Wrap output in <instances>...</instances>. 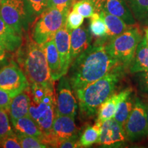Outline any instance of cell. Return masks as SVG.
Wrapping results in <instances>:
<instances>
[{
    "mask_svg": "<svg viewBox=\"0 0 148 148\" xmlns=\"http://www.w3.org/2000/svg\"><path fill=\"white\" fill-rule=\"evenodd\" d=\"M70 11L46 8L35 23L32 32L33 40L42 45L53 38L55 33L66 25V18Z\"/></svg>",
    "mask_w": 148,
    "mask_h": 148,
    "instance_id": "8992f818",
    "label": "cell"
},
{
    "mask_svg": "<svg viewBox=\"0 0 148 148\" xmlns=\"http://www.w3.org/2000/svg\"><path fill=\"white\" fill-rule=\"evenodd\" d=\"M84 17L77 13L76 11L72 10L70 11L66 18V27L69 30L78 28L84 22Z\"/></svg>",
    "mask_w": 148,
    "mask_h": 148,
    "instance_id": "f546056e",
    "label": "cell"
},
{
    "mask_svg": "<svg viewBox=\"0 0 148 148\" xmlns=\"http://www.w3.org/2000/svg\"><path fill=\"white\" fill-rule=\"evenodd\" d=\"M17 138L21 144V147L23 148H45L48 146L43 143L39 138L34 136L25 134H16Z\"/></svg>",
    "mask_w": 148,
    "mask_h": 148,
    "instance_id": "83f0119b",
    "label": "cell"
},
{
    "mask_svg": "<svg viewBox=\"0 0 148 148\" xmlns=\"http://www.w3.org/2000/svg\"><path fill=\"white\" fill-rule=\"evenodd\" d=\"M77 101L73 95L69 79L65 75H63L60 78L57 86L56 114L75 117L77 114Z\"/></svg>",
    "mask_w": 148,
    "mask_h": 148,
    "instance_id": "8fae6325",
    "label": "cell"
},
{
    "mask_svg": "<svg viewBox=\"0 0 148 148\" xmlns=\"http://www.w3.org/2000/svg\"><path fill=\"white\" fill-rule=\"evenodd\" d=\"M124 70L121 66L116 68L101 78L75 92L79 101L81 114L90 117L97 113L101 103L112 95Z\"/></svg>",
    "mask_w": 148,
    "mask_h": 148,
    "instance_id": "7a4b0ae2",
    "label": "cell"
},
{
    "mask_svg": "<svg viewBox=\"0 0 148 148\" xmlns=\"http://www.w3.org/2000/svg\"><path fill=\"white\" fill-rule=\"evenodd\" d=\"M1 1H2V0H0V4H1Z\"/></svg>",
    "mask_w": 148,
    "mask_h": 148,
    "instance_id": "ab89813d",
    "label": "cell"
},
{
    "mask_svg": "<svg viewBox=\"0 0 148 148\" xmlns=\"http://www.w3.org/2000/svg\"><path fill=\"white\" fill-rule=\"evenodd\" d=\"M5 49L4 47V46H3L2 42L1 41V40H0V61L2 60L3 58H4L5 57Z\"/></svg>",
    "mask_w": 148,
    "mask_h": 148,
    "instance_id": "8d00e7d4",
    "label": "cell"
},
{
    "mask_svg": "<svg viewBox=\"0 0 148 148\" xmlns=\"http://www.w3.org/2000/svg\"><path fill=\"white\" fill-rule=\"evenodd\" d=\"M81 147L79 141H77V138H73V139H69L64 140L58 147L62 148H74V147Z\"/></svg>",
    "mask_w": 148,
    "mask_h": 148,
    "instance_id": "d590c367",
    "label": "cell"
},
{
    "mask_svg": "<svg viewBox=\"0 0 148 148\" xmlns=\"http://www.w3.org/2000/svg\"><path fill=\"white\" fill-rule=\"evenodd\" d=\"M75 0H47V8H56L61 11H70Z\"/></svg>",
    "mask_w": 148,
    "mask_h": 148,
    "instance_id": "4dcf8cb0",
    "label": "cell"
},
{
    "mask_svg": "<svg viewBox=\"0 0 148 148\" xmlns=\"http://www.w3.org/2000/svg\"><path fill=\"white\" fill-rule=\"evenodd\" d=\"M35 13L40 14L47 8V0H27Z\"/></svg>",
    "mask_w": 148,
    "mask_h": 148,
    "instance_id": "d6a6232c",
    "label": "cell"
},
{
    "mask_svg": "<svg viewBox=\"0 0 148 148\" xmlns=\"http://www.w3.org/2000/svg\"><path fill=\"white\" fill-rule=\"evenodd\" d=\"M138 86L141 91L148 95V71L140 72L138 75Z\"/></svg>",
    "mask_w": 148,
    "mask_h": 148,
    "instance_id": "836d02e7",
    "label": "cell"
},
{
    "mask_svg": "<svg viewBox=\"0 0 148 148\" xmlns=\"http://www.w3.org/2000/svg\"><path fill=\"white\" fill-rule=\"evenodd\" d=\"M29 114L41 130L44 136L51 132L56 114V99L53 86L30 84Z\"/></svg>",
    "mask_w": 148,
    "mask_h": 148,
    "instance_id": "277c9868",
    "label": "cell"
},
{
    "mask_svg": "<svg viewBox=\"0 0 148 148\" xmlns=\"http://www.w3.org/2000/svg\"><path fill=\"white\" fill-rule=\"evenodd\" d=\"M132 88H128L118 93L111 95L98 109V117L96 122L102 125L104 121L113 118L119 103L132 94Z\"/></svg>",
    "mask_w": 148,
    "mask_h": 148,
    "instance_id": "9a60e30c",
    "label": "cell"
},
{
    "mask_svg": "<svg viewBox=\"0 0 148 148\" xmlns=\"http://www.w3.org/2000/svg\"><path fill=\"white\" fill-rule=\"evenodd\" d=\"M124 129L127 139L130 141H136L148 136L146 107L138 98L135 99L134 106Z\"/></svg>",
    "mask_w": 148,
    "mask_h": 148,
    "instance_id": "9c48e42d",
    "label": "cell"
},
{
    "mask_svg": "<svg viewBox=\"0 0 148 148\" xmlns=\"http://www.w3.org/2000/svg\"><path fill=\"white\" fill-rule=\"evenodd\" d=\"M146 107V116H147V126H148V105L145 106Z\"/></svg>",
    "mask_w": 148,
    "mask_h": 148,
    "instance_id": "f35d334b",
    "label": "cell"
},
{
    "mask_svg": "<svg viewBox=\"0 0 148 148\" xmlns=\"http://www.w3.org/2000/svg\"><path fill=\"white\" fill-rule=\"evenodd\" d=\"M11 121L17 134L34 136L42 140L44 136L43 132L29 114L19 119H12Z\"/></svg>",
    "mask_w": 148,
    "mask_h": 148,
    "instance_id": "ffe728a7",
    "label": "cell"
},
{
    "mask_svg": "<svg viewBox=\"0 0 148 148\" xmlns=\"http://www.w3.org/2000/svg\"><path fill=\"white\" fill-rule=\"evenodd\" d=\"M130 66V73H140L148 71V42L143 37L136 47Z\"/></svg>",
    "mask_w": 148,
    "mask_h": 148,
    "instance_id": "44dd1931",
    "label": "cell"
},
{
    "mask_svg": "<svg viewBox=\"0 0 148 148\" xmlns=\"http://www.w3.org/2000/svg\"><path fill=\"white\" fill-rule=\"evenodd\" d=\"M0 40L5 50L14 51L22 45V36L8 25L0 16Z\"/></svg>",
    "mask_w": 148,
    "mask_h": 148,
    "instance_id": "d6986e66",
    "label": "cell"
},
{
    "mask_svg": "<svg viewBox=\"0 0 148 148\" xmlns=\"http://www.w3.org/2000/svg\"><path fill=\"white\" fill-rule=\"evenodd\" d=\"M126 138L124 127L112 118L101 125V132L97 143L105 147H119Z\"/></svg>",
    "mask_w": 148,
    "mask_h": 148,
    "instance_id": "7c38bea8",
    "label": "cell"
},
{
    "mask_svg": "<svg viewBox=\"0 0 148 148\" xmlns=\"http://www.w3.org/2000/svg\"><path fill=\"white\" fill-rule=\"evenodd\" d=\"M12 97L8 93L0 88V108L8 111Z\"/></svg>",
    "mask_w": 148,
    "mask_h": 148,
    "instance_id": "e575fe53",
    "label": "cell"
},
{
    "mask_svg": "<svg viewBox=\"0 0 148 148\" xmlns=\"http://www.w3.org/2000/svg\"><path fill=\"white\" fill-rule=\"evenodd\" d=\"M135 20L148 25V0H124Z\"/></svg>",
    "mask_w": 148,
    "mask_h": 148,
    "instance_id": "603a6c76",
    "label": "cell"
},
{
    "mask_svg": "<svg viewBox=\"0 0 148 148\" xmlns=\"http://www.w3.org/2000/svg\"><path fill=\"white\" fill-rule=\"evenodd\" d=\"M13 134L6 110L0 108V139Z\"/></svg>",
    "mask_w": 148,
    "mask_h": 148,
    "instance_id": "f1b7e54d",
    "label": "cell"
},
{
    "mask_svg": "<svg viewBox=\"0 0 148 148\" xmlns=\"http://www.w3.org/2000/svg\"><path fill=\"white\" fill-rule=\"evenodd\" d=\"M134 101L135 99L134 100L133 99L130 94L128 97L119 103L113 116V119H115L123 127L125 126L127 118L129 117L131 113V111L134 106Z\"/></svg>",
    "mask_w": 148,
    "mask_h": 148,
    "instance_id": "cb8c5ba5",
    "label": "cell"
},
{
    "mask_svg": "<svg viewBox=\"0 0 148 148\" xmlns=\"http://www.w3.org/2000/svg\"><path fill=\"white\" fill-rule=\"evenodd\" d=\"M34 12L27 0H2L0 16L14 30L21 35L26 31Z\"/></svg>",
    "mask_w": 148,
    "mask_h": 148,
    "instance_id": "52a82bcc",
    "label": "cell"
},
{
    "mask_svg": "<svg viewBox=\"0 0 148 148\" xmlns=\"http://www.w3.org/2000/svg\"><path fill=\"white\" fill-rule=\"evenodd\" d=\"M93 2L95 12L103 10L121 18L127 25L136 24L132 11L124 0H93Z\"/></svg>",
    "mask_w": 148,
    "mask_h": 148,
    "instance_id": "4fadbf2b",
    "label": "cell"
},
{
    "mask_svg": "<svg viewBox=\"0 0 148 148\" xmlns=\"http://www.w3.org/2000/svg\"><path fill=\"white\" fill-rule=\"evenodd\" d=\"M0 147L4 148H21L17 136L16 134H10L0 139Z\"/></svg>",
    "mask_w": 148,
    "mask_h": 148,
    "instance_id": "1f68e13d",
    "label": "cell"
},
{
    "mask_svg": "<svg viewBox=\"0 0 148 148\" xmlns=\"http://www.w3.org/2000/svg\"><path fill=\"white\" fill-rule=\"evenodd\" d=\"M142 38L141 30L134 24L124 32L107 41V48L112 58L124 69H127Z\"/></svg>",
    "mask_w": 148,
    "mask_h": 148,
    "instance_id": "5b68a950",
    "label": "cell"
},
{
    "mask_svg": "<svg viewBox=\"0 0 148 148\" xmlns=\"http://www.w3.org/2000/svg\"><path fill=\"white\" fill-rule=\"evenodd\" d=\"M90 18L89 31L92 36L97 37L98 38H106L107 27L104 20L101 17L99 14L97 12L92 14Z\"/></svg>",
    "mask_w": 148,
    "mask_h": 148,
    "instance_id": "484cf974",
    "label": "cell"
},
{
    "mask_svg": "<svg viewBox=\"0 0 148 148\" xmlns=\"http://www.w3.org/2000/svg\"><path fill=\"white\" fill-rule=\"evenodd\" d=\"M101 132V124L95 122L92 126H88L85 129L81 135L79 142L81 147H88V146L98 142Z\"/></svg>",
    "mask_w": 148,
    "mask_h": 148,
    "instance_id": "d4e9b609",
    "label": "cell"
},
{
    "mask_svg": "<svg viewBox=\"0 0 148 148\" xmlns=\"http://www.w3.org/2000/svg\"><path fill=\"white\" fill-rule=\"evenodd\" d=\"M18 52V62L29 84L53 86L42 45L29 39Z\"/></svg>",
    "mask_w": 148,
    "mask_h": 148,
    "instance_id": "3957f363",
    "label": "cell"
},
{
    "mask_svg": "<svg viewBox=\"0 0 148 148\" xmlns=\"http://www.w3.org/2000/svg\"><path fill=\"white\" fill-rule=\"evenodd\" d=\"M98 13L104 20L106 25L107 34L106 38L108 40L119 36L131 26V25H127L124 21H123L118 16L112 15L103 10L99 11Z\"/></svg>",
    "mask_w": 148,
    "mask_h": 148,
    "instance_id": "7402d4cb",
    "label": "cell"
},
{
    "mask_svg": "<svg viewBox=\"0 0 148 148\" xmlns=\"http://www.w3.org/2000/svg\"><path fill=\"white\" fill-rule=\"evenodd\" d=\"M30 95L29 87L12 98L8 111L12 119H17L29 114Z\"/></svg>",
    "mask_w": 148,
    "mask_h": 148,
    "instance_id": "ac0fdd59",
    "label": "cell"
},
{
    "mask_svg": "<svg viewBox=\"0 0 148 148\" xmlns=\"http://www.w3.org/2000/svg\"><path fill=\"white\" fill-rule=\"evenodd\" d=\"M145 36L147 39V41L148 42V27H145Z\"/></svg>",
    "mask_w": 148,
    "mask_h": 148,
    "instance_id": "74e56055",
    "label": "cell"
},
{
    "mask_svg": "<svg viewBox=\"0 0 148 148\" xmlns=\"http://www.w3.org/2000/svg\"><path fill=\"white\" fill-rule=\"evenodd\" d=\"M72 10L76 11L84 18H90L95 12V5L91 0H78L72 6Z\"/></svg>",
    "mask_w": 148,
    "mask_h": 148,
    "instance_id": "4316f807",
    "label": "cell"
},
{
    "mask_svg": "<svg viewBox=\"0 0 148 148\" xmlns=\"http://www.w3.org/2000/svg\"><path fill=\"white\" fill-rule=\"evenodd\" d=\"M53 39L60 57L62 75H66L71 64L70 54V30L66 25L58 29Z\"/></svg>",
    "mask_w": 148,
    "mask_h": 148,
    "instance_id": "5bb4252c",
    "label": "cell"
},
{
    "mask_svg": "<svg viewBox=\"0 0 148 148\" xmlns=\"http://www.w3.org/2000/svg\"><path fill=\"white\" fill-rule=\"evenodd\" d=\"M106 40L99 38L71 62L68 78L75 92L116 68L123 67L109 53Z\"/></svg>",
    "mask_w": 148,
    "mask_h": 148,
    "instance_id": "6da1fadb",
    "label": "cell"
},
{
    "mask_svg": "<svg viewBox=\"0 0 148 148\" xmlns=\"http://www.w3.org/2000/svg\"><path fill=\"white\" fill-rule=\"evenodd\" d=\"M91 1H93V0H91Z\"/></svg>",
    "mask_w": 148,
    "mask_h": 148,
    "instance_id": "60d3db41",
    "label": "cell"
},
{
    "mask_svg": "<svg viewBox=\"0 0 148 148\" xmlns=\"http://www.w3.org/2000/svg\"><path fill=\"white\" fill-rule=\"evenodd\" d=\"M42 47L45 53L51 78L53 82L58 80L63 75L62 73L60 57L53 38L42 44Z\"/></svg>",
    "mask_w": 148,
    "mask_h": 148,
    "instance_id": "e0dca14e",
    "label": "cell"
},
{
    "mask_svg": "<svg viewBox=\"0 0 148 148\" xmlns=\"http://www.w3.org/2000/svg\"><path fill=\"white\" fill-rule=\"evenodd\" d=\"M25 73L15 64L5 65L0 70V88L14 97L29 87Z\"/></svg>",
    "mask_w": 148,
    "mask_h": 148,
    "instance_id": "30bf717a",
    "label": "cell"
},
{
    "mask_svg": "<svg viewBox=\"0 0 148 148\" xmlns=\"http://www.w3.org/2000/svg\"><path fill=\"white\" fill-rule=\"evenodd\" d=\"M92 35L85 27L70 30V54L71 62L91 44Z\"/></svg>",
    "mask_w": 148,
    "mask_h": 148,
    "instance_id": "2e32d148",
    "label": "cell"
},
{
    "mask_svg": "<svg viewBox=\"0 0 148 148\" xmlns=\"http://www.w3.org/2000/svg\"><path fill=\"white\" fill-rule=\"evenodd\" d=\"M77 136L74 116L55 114L51 132L43 136L42 142L47 146L59 147L64 140L77 138Z\"/></svg>",
    "mask_w": 148,
    "mask_h": 148,
    "instance_id": "ba28073f",
    "label": "cell"
}]
</instances>
